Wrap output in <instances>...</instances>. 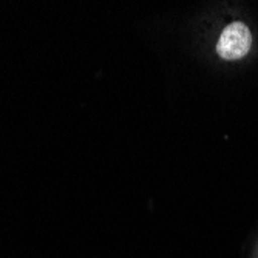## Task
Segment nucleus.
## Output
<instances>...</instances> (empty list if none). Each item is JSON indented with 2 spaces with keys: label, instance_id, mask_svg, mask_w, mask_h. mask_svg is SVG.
Segmentation results:
<instances>
[{
  "label": "nucleus",
  "instance_id": "f257e3e1",
  "mask_svg": "<svg viewBox=\"0 0 258 258\" xmlns=\"http://www.w3.org/2000/svg\"><path fill=\"white\" fill-rule=\"evenodd\" d=\"M250 46H252L250 30L243 22H233L230 25H227L221 33L217 43V53L220 54V57L226 60H237L249 53Z\"/></svg>",
  "mask_w": 258,
  "mask_h": 258
}]
</instances>
